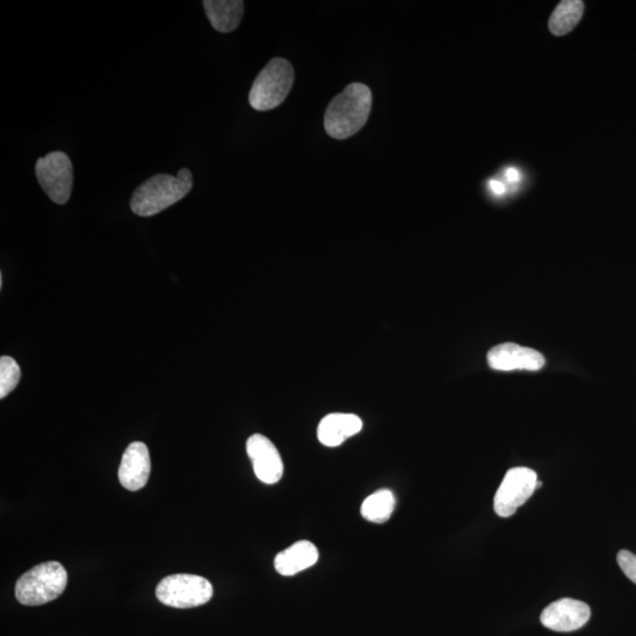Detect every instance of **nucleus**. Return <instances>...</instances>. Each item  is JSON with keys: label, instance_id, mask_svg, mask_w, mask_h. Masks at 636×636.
<instances>
[{"label": "nucleus", "instance_id": "1", "mask_svg": "<svg viewBox=\"0 0 636 636\" xmlns=\"http://www.w3.org/2000/svg\"><path fill=\"white\" fill-rule=\"evenodd\" d=\"M373 108V94L366 84L351 83L330 102L324 115V129L331 138L347 139L367 124Z\"/></svg>", "mask_w": 636, "mask_h": 636}, {"label": "nucleus", "instance_id": "2", "mask_svg": "<svg viewBox=\"0 0 636 636\" xmlns=\"http://www.w3.org/2000/svg\"><path fill=\"white\" fill-rule=\"evenodd\" d=\"M190 170L181 169L177 176L155 175L135 190L130 207L137 216L151 217L183 200L192 189Z\"/></svg>", "mask_w": 636, "mask_h": 636}, {"label": "nucleus", "instance_id": "3", "mask_svg": "<svg viewBox=\"0 0 636 636\" xmlns=\"http://www.w3.org/2000/svg\"><path fill=\"white\" fill-rule=\"evenodd\" d=\"M68 585V572L56 561L33 567L19 578L16 598L24 606H41L56 600Z\"/></svg>", "mask_w": 636, "mask_h": 636}, {"label": "nucleus", "instance_id": "4", "mask_svg": "<svg viewBox=\"0 0 636 636\" xmlns=\"http://www.w3.org/2000/svg\"><path fill=\"white\" fill-rule=\"evenodd\" d=\"M295 72L287 59L274 58L258 74L249 92V104L257 111L278 108L293 88Z\"/></svg>", "mask_w": 636, "mask_h": 636}, {"label": "nucleus", "instance_id": "5", "mask_svg": "<svg viewBox=\"0 0 636 636\" xmlns=\"http://www.w3.org/2000/svg\"><path fill=\"white\" fill-rule=\"evenodd\" d=\"M156 596L165 606L194 608L208 604L214 596V587L203 576L175 574L158 583Z\"/></svg>", "mask_w": 636, "mask_h": 636}, {"label": "nucleus", "instance_id": "6", "mask_svg": "<svg viewBox=\"0 0 636 636\" xmlns=\"http://www.w3.org/2000/svg\"><path fill=\"white\" fill-rule=\"evenodd\" d=\"M36 176L39 185L53 203L63 205L69 202L74 187V167L68 155L55 151L39 158Z\"/></svg>", "mask_w": 636, "mask_h": 636}, {"label": "nucleus", "instance_id": "7", "mask_svg": "<svg viewBox=\"0 0 636 636\" xmlns=\"http://www.w3.org/2000/svg\"><path fill=\"white\" fill-rule=\"evenodd\" d=\"M538 474L534 470L519 467L508 470L494 498L495 513L509 518L529 500L538 488Z\"/></svg>", "mask_w": 636, "mask_h": 636}, {"label": "nucleus", "instance_id": "8", "mask_svg": "<svg viewBox=\"0 0 636 636\" xmlns=\"http://www.w3.org/2000/svg\"><path fill=\"white\" fill-rule=\"evenodd\" d=\"M247 453L253 462L257 479L265 485H275L280 482L284 473V466L280 452L268 437L255 434L249 437Z\"/></svg>", "mask_w": 636, "mask_h": 636}, {"label": "nucleus", "instance_id": "9", "mask_svg": "<svg viewBox=\"0 0 636 636\" xmlns=\"http://www.w3.org/2000/svg\"><path fill=\"white\" fill-rule=\"evenodd\" d=\"M591 618V608L585 602L561 599L549 605L540 616L541 624L555 632H574Z\"/></svg>", "mask_w": 636, "mask_h": 636}, {"label": "nucleus", "instance_id": "10", "mask_svg": "<svg viewBox=\"0 0 636 636\" xmlns=\"http://www.w3.org/2000/svg\"><path fill=\"white\" fill-rule=\"evenodd\" d=\"M489 367L498 371H538L545 367V357L539 351L516 343H502L487 355Z\"/></svg>", "mask_w": 636, "mask_h": 636}, {"label": "nucleus", "instance_id": "11", "mask_svg": "<svg viewBox=\"0 0 636 636\" xmlns=\"http://www.w3.org/2000/svg\"><path fill=\"white\" fill-rule=\"evenodd\" d=\"M151 470L149 449L143 442H132L125 450L118 477L121 485L131 492L147 486Z\"/></svg>", "mask_w": 636, "mask_h": 636}, {"label": "nucleus", "instance_id": "12", "mask_svg": "<svg viewBox=\"0 0 636 636\" xmlns=\"http://www.w3.org/2000/svg\"><path fill=\"white\" fill-rule=\"evenodd\" d=\"M362 428L363 422L355 414H329L318 424L317 437L323 446L334 448L359 434Z\"/></svg>", "mask_w": 636, "mask_h": 636}, {"label": "nucleus", "instance_id": "13", "mask_svg": "<svg viewBox=\"0 0 636 636\" xmlns=\"http://www.w3.org/2000/svg\"><path fill=\"white\" fill-rule=\"evenodd\" d=\"M320 558L317 547L310 541H298L275 558V569L283 576H293L313 567Z\"/></svg>", "mask_w": 636, "mask_h": 636}, {"label": "nucleus", "instance_id": "14", "mask_svg": "<svg viewBox=\"0 0 636 636\" xmlns=\"http://www.w3.org/2000/svg\"><path fill=\"white\" fill-rule=\"evenodd\" d=\"M203 6L212 28L218 32H233L241 24L244 13L242 0H205Z\"/></svg>", "mask_w": 636, "mask_h": 636}, {"label": "nucleus", "instance_id": "15", "mask_svg": "<svg viewBox=\"0 0 636 636\" xmlns=\"http://www.w3.org/2000/svg\"><path fill=\"white\" fill-rule=\"evenodd\" d=\"M585 4L580 0H565L555 9L549 19V30L554 36H565L581 21Z\"/></svg>", "mask_w": 636, "mask_h": 636}, {"label": "nucleus", "instance_id": "16", "mask_svg": "<svg viewBox=\"0 0 636 636\" xmlns=\"http://www.w3.org/2000/svg\"><path fill=\"white\" fill-rule=\"evenodd\" d=\"M396 499L388 489L379 490L368 496L362 503L361 514L364 519L373 523H384L393 515Z\"/></svg>", "mask_w": 636, "mask_h": 636}, {"label": "nucleus", "instance_id": "17", "mask_svg": "<svg viewBox=\"0 0 636 636\" xmlns=\"http://www.w3.org/2000/svg\"><path fill=\"white\" fill-rule=\"evenodd\" d=\"M22 371L18 363L9 356L0 359V399H5L21 381Z\"/></svg>", "mask_w": 636, "mask_h": 636}, {"label": "nucleus", "instance_id": "18", "mask_svg": "<svg viewBox=\"0 0 636 636\" xmlns=\"http://www.w3.org/2000/svg\"><path fill=\"white\" fill-rule=\"evenodd\" d=\"M618 563L622 572L636 585V555L628 551H620Z\"/></svg>", "mask_w": 636, "mask_h": 636}, {"label": "nucleus", "instance_id": "19", "mask_svg": "<svg viewBox=\"0 0 636 636\" xmlns=\"http://www.w3.org/2000/svg\"><path fill=\"white\" fill-rule=\"evenodd\" d=\"M488 187H489L490 191H492L495 196H500L501 197V196L505 195L506 192H507L506 185L501 183V182H499V181H495V180L489 181Z\"/></svg>", "mask_w": 636, "mask_h": 636}, {"label": "nucleus", "instance_id": "20", "mask_svg": "<svg viewBox=\"0 0 636 636\" xmlns=\"http://www.w3.org/2000/svg\"><path fill=\"white\" fill-rule=\"evenodd\" d=\"M506 178L509 183H518L520 181V171L516 168H508L506 170Z\"/></svg>", "mask_w": 636, "mask_h": 636}]
</instances>
